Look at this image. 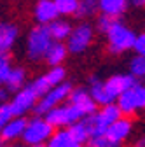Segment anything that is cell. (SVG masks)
I'll use <instances>...</instances> for the list:
<instances>
[{"label":"cell","instance_id":"obj_1","mask_svg":"<svg viewBox=\"0 0 145 147\" xmlns=\"http://www.w3.org/2000/svg\"><path fill=\"white\" fill-rule=\"evenodd\" d=\"M51 42H52V39H51L49 30L46 25L33 26L26 37V56H28V60L33 63L42 61Z\"/></svg>","mask_w":145,"mask_h":147},{"label":"cell","instance_id":"obj_2","mask_svg":"<svg viewBox=\"0 0 145 147\" xmlns=\"http://www.w3.org/2000/svg\"><path fill=\"white\" fill-rule=\"evenodd\" d=\"M105 35H107V42H108L107 46L108 53H112V54H121V53L133 49V42L136 37V33L131 28H128L124 23H121V20H115Z\"/></svg>","mask_w":145,"mask_h":147},{"label":"cell","instance_id":"obj_3","mask_svg":"<svg viewBox=\"0 0 145 147\" xmlns=\"http://www.w3.org/2000/svg\"><path fill=\"white\" fill-rule=\"evenodd\" d=\"M72 89H74V86H72L70 82H66V81H63L61 84H58L52 89H49L47 93L44 96H40L37 100V103H35V107H33L35 116H42L44 117L51 109H54V107L61 105L63 102H66V98H68Z\"/></svg>","mask_w":145,"mask_h":147},{"label":"cell","instance_id":"obj_4","mask_svg":"<svg viewBox=\"0 0 145 147\" xmlns=\"http://www.w3.org/2000/svg\"><path fill=\"white\" fill-rule=\"evenodd\" d=\"M54 133V128L42 117V116H33L32 119H28L25 133H23V142L25 145H42L46 144L51 135Z\"/></svg>","mask_w":145,"mask_h":147},{"label":"cell","instance_id":"obj_5","mask_svg":"<svg viewBox=\"0 0 145 147\" xmlns=\"http://www.w3.org/2000/svg\"><path fill=\"white\" fill-rule=\"evenodd\" d=\"M93 39H95L93 26L87 25V23H81L75 28H72L68 39L65 42L66 51L72 53V54H81V53H84L89 46L93 44Z\"/></svg>","mask_w":145,"mask_h":147},{"label":"cell","instance_id":"obj_6","mask_svg":"<svg viewBox=\"0 0 145 147\" xmlns=\"http://www.w3.org/2000/svg\"><path fill=\"white\" fill-rule=\"evenodd\" d=\"M44 119H46L52 128H58V130H61V128H68L70 124L81 121L82 116L79 114V110H77L75 107H72L70 103H66V105H58V107L51 109L49 112L44 116Z\"/></svg>","mask_w":145,"mask_h":147},{"label":"cell","instance_id":"obj_7","mask_svg":"<svg viewBox=\"0 0 145 147\" xmlns=\"http://www.w3.org/2000/svg\"><path fill=\"white\" fill-rule=\"evenodd\" d=\"M37 100H39V96L35 95V91L32 89L30 84H26L25 88H21L17 93L12 95V98L9 102L12 117H25V114L28 112V110H33Z\"/></svg>","mask_w":145,"mask_h":147},{"label":"cell","instance_id":"obj_8","mask_svg":"<svg viewBox=\"0 0 145 147\" xmlns=\"http://www.w3.org/2000/svg\"><path fill=\"white\" fill-rule=\"evenodd\" d=\"M66 103H70L72 107H75L82 117H87V116L95 114L98 110V105L93 100V96L89 95L87 88H74L70 91L68 98H66Z\"/></svg>","mask_w":145,"mask_h":147},{"label":"cell","instance_id":"obj_9","mask_svg":"<svg viewBox=\"0 0 145 147\" xmlns=\"http://www.w3.org/2000/svg\"><path fill=\"white\" fill-rule=\"evenodd\" d=\"M28 119L26 117H12L5 123V126L0 130V140L2 142H12L21 138L25 133V128H26Z\"/></svg>","mask_w":145,"mask_h":147},{"label":"cell","instance_id":"obj_10","mask_svg":"<svg viewBox=\"0 0 145 147\" xmlns=\"http://www.w3.org/2000/svg\"><path fill=\"white\" fill-rule=\"evenodd\" d=\"M131 128H133V124H131V121H130L128 117H119L115 123H112L110 126L107 128L105 135L110 138L112 142H115V144H119V145H121L126 138L130 137Z\"/></svg>","mask_w":145,"mask_h":147},{"label":"cell","instance_id":"obj_11","mask_svg":"<svg viewBox=\"0 0 145 147\" xmlns=\"http://www.w3.org/2000/svg\"><path fill=\"white\" fill-rule=\"evenodd\" d=\"M35 20L39 25H49L51 21L58 20V9L54 5V0H39L33 9Z\"/></svg>","mask_w":145,"mask_h":147},{"label":"cell","instance_id":"obj_12","mask_svg":"<svg viewBox=\"0 0 145 147\" xmlns=\"http://www.w3.org/2000/svg\"><path fill=\"white\" fill-rule=\"evenodd\" d=\"M19 37V28L12 23L0 21V53H9Z\"/></svg>","mask_w":145,"mask_h":147},{"label":"cell","instance_id":"obj_13","mask_svg":"<svg viewBox=\"0 0 145 147\" xmlns=\"http://www.w3.org/2000/svg\"><path fill=\"white\" fill-rule=\"evenodd\" d=\"M66 54H68V51H66L65 42L52 40L51 46H49V49H47V53H46V56H44V60H46V63L49 67H60L65 61Z\"/></svg>","mask_w":145,"mask_h":147},{"label":"cell","instance_id":"obj_14","mask_svg":"<svg viewBox=\"0 0 145 147\" xmlns=\"http://www.w3.org/2000/svg\"><path fill=\"white\" fill-rule=\"evenodd\" d=\"M128 9V0H98V11L105 16L119 18Z\"/></svg>","mask_w":145,"mask_h":147},{"label":"cell","instance_id":"obj_15","mask_svg":"<svg viewBox=\"0 0 145 147\" xmlns=\"http://www.w3.org/2000/svg\"><path fill=\"white\" fill-rule=\"evenodd\" d=\"M26 86V70L23 67H16L11 70L9 77L4 84V88L7 89V93H17L21 88Z\"/></svg>","mask_w":145,"mask_h":147},{"label":"cell","instance_id":"obj_16","mask_svg":"<svg viewBox=\"0 0 145 147\" xmlns=\"http://www.w3.org/2000/svg\"><path fill=\"white\" fill-rule=\"evenodd\" d=\"M46 147H89L87 144H77L74 138L70 137V133L66 131V128H61V130L54 131L51 135V138L46 142Z\"/></svg>","mask_w":145,"mask_h":147},{"label":"cell","instance_id":"obj_17","mask_svg":"<svg viewBox=\"0 0 145 147\" xmlns=\"http://www.w3.org/2000/svg\"><path fill=\"white\" fill-rule=\"evenodd\" d=\"M47 30H49V35H51V39L52 40H58V42H63L68 39V35L72 32V25L66 21V20H54L51 21L49 25H46Z\"/></svg>","mask_w":145,"mask_h":147},{"label":"cell","instance_id":"obj_18","mask_svg":"<svg viewBox=\"0 0 145 147\" xmlns=\"http://www.w3.org/2000/svg\"><path fill=\"white\" fill-rule=\"evenodd\" d=\"M66 131L70 133V137L74 138L77 144L86 145V144L89 142V131H87V128L84 126L82 121H77V123H74V124H70V126L66 128Z\"/></svg>","mask_w":145,"mask_h":147},{"label":"cell","instance_id":"obj_19","mask_svg":"<svg viewBox=\"0 0 145 147\" xmlns=\"http://www.w3.org/2000/svg\"><path fill=\"white\" fill-rule=\"evenodd\" d=\"M98 11V0H79V7L75 12V18L86 20V18L93 16Z\"/></svg>","mask_w":145,"mask_h":147},{"label":"cell","instance_id":"obj_20","mask_svg":"<svg viewBox=\"0 0 145 147\" xmlns=\"http://www.w3.org/2000/svg\"><path fill=\"white\" fill-rule=\"evenodd\" d=\"M54 5H56L60 16H75L79 0H54Z\"/></svg>","mask_w":145,"mask_h":147},{"label":"cell","instance_id":"obj_21","mask_svg":"<svg viewBox=\"0 0 145 147\" xmlns=\"http://www.w3.org/2000/svg\"><path fill=\"white\" fill-rule=\"evenodd\" d=\"M130 76H133L136 81L145 79V58L143 56H136L130 61Z\"/></svg>","mask_w":145,"mask_h":147},{"label":"cell","instance_id":"obj_22","mask_svg":"<svg viewBox=\"0 0 145 147\" xmlns=\"http://www.w3.org/2000/svg\"><path fill=\"white\" fill-rule=\"evenodd\" d=\"M44 76L47 77V81L51 82V86L54 88V86H58V84H61L63 81H65V77H66V70L60 65V67H51Z\"/></svg>","mask_w":145,"mask_h":147},{"label":"cell","instance_id":"obj_23","mask_svg":"<svg viewBox=\"0 0 145 147\" xmlns=\"http://www.w3.org/2000/svg\"><path fill=\"white\" fill-rule=\"evenodd\" d=\"M30 86H32V89L35 91V95H37L39 98H40V96H44L49 89H52L51 82L47 81V77L44 76V74H42V76H39L35 81H32V82H30Z\"/></svg>","mask_w":145,"mask_h":147},{"label":"cell","instance_id":"obj_24","mask_svg":"<svg viewBox=\"0 0 145 147\" xmlns=\"http://www.w3.org/2000/svg\"><path fill=\"white\" fill-rule=\"evenodd\" d=\"M12 67H11V58L9 53H0V86H4L9 74H11Z\"/></svg>","mask_w":145,"mask_h":147},{"label":"cell","instance_id":"obj_25","mask_svg":"<svg viewBox=\"0 0 145 147\" xmlns=\"http://www.w3.org/2000/svg\"><path fill=\"white\" fill-rule=\"evenodd\" d=\"M133 89V96H135V103H136V110L145 109V84H142L140 81L131 88Z\"/></svg>","mask_w":145,"mask_h":147},{"label":"cell","instance_id":"obj_26","mask_svg":"<svg viewBox=\"0 0 145 147\" xmlns=\"http://www.w3.org/2000/svg\"><path fill=\"white\" fill-rule=\"evenodd\" d=\"M87 145L89 147H121L119 144L112 142L105 133L103 135H98V137H91V138H89V142H87Z\"/></svg>","mask_w":145,"mask_h":147},{"label":"cell","instance_id":"obj_27","mask_svg":"<svg viewBox=\"0 0 145 147\" xmlns=\"http://www.w3.org/2000/svg\"><path fill=\"white\" fill-rule=\"evenodd\" d=\"M117 20V18H110V16H105V14H101L98 20H96V30L100 32V33H107L108 32V28L112 26V23Z\"/></svg>","mask_w":145,"mask_h":147},{"label":"cell","instance_id":"obj_28","mask_svg":"<svg viewBox=\"0 0 145 147\" xmlns=\"http://www.w3.org/2000/svg\"><path fill=\"white\" fill-rule=\"evenodd\" d=\"M133 51L138 54V56H143V58H145V33H140V35L135 37Z\"/></svg>","mask_w":145,"mask_h":147},{"label":"cell","instance_id":"obj_29","mask_svg":"<svg viewBox=\"0 0 145 147\" xmlns=\"http://www.w3.org/2000/svg\"><path fill=\"white\" fill-rule=\"evenodd\" d=\"M12 119V112H11V107H9V102L0 105V130L5 126V123Z\"/></svg>","mask_w":145,"mask_h":147},{"label":"cell","instance_id":"obj_30","mask_svg":"<svg viewBox=\"0 0 145 147\" xmlns=\"http://www.w3.org/2000/svg\"><path fill=\"white\" fill-rule=\"evenodd\" d=\"M7 98H9L7 89H5L4 86H0V105H2V103H5V102H7Z\"/></svg>","mask_w":145,"mask_h":147},{"label":"cell","instance_id":"obj_31","mask_svg":"<svg viewBox=\"0 0 145 147\" xmlns=\"http://www.w3.org/2000/svg\"><path fill=\"white\" fill-rule=\"evenodd\" d=\"M135 7H145V0H130Z\"/></svg>","mask_w":145,"mask_h":147},{"label":"cell","instance_id":"obj_32","mask_svg":"<svg viewBox=\"0 0 145 147\" xmlns=\"http://www.w3.org/2000/svg\"><path fill=\"white\" fill-rule=\"evenodd\" d=\"M135 147H145V137H143V138H140V140L135 144Z\"/></svg>","mask_w":145,"mask_h":147},{"label":"cell","instance_id":"obj_33","mask_svg":"<svg viewBox=\"0 0 145 147\" xmlns=\"http://www.w3.org/2000/svg\"><path fill=\"white\" fill-rule=\"evenodd\" d=\"M4 147H25V145H19V144H12V145H4Z\"/></svg>","mask_w":145,"mask_h":147},{"label":"cell","instance_id":"obj_34","mask_svg":"<svg viewBox=\"0 0 145 147\" xmlns=\"http://www.w3.org/2000/svg\"><path fill=\"white\" fill-rule=\"evenodd\" d=\"M32 147H46V145H44V144H42V145H32Z\"/></svg>","mask_w":145,"mask_h":147},{"label":"cell","instance_id":"obj_35","mask_svg":"<svg viewBox=\"0 0 145 147\" xmlns=\"http://www.w3.org/2000/svg\"><path fill=\"white\" fill-rule=\"evenodd\" d=\"M0 147H4V142H2V140H0Z\"/></svg>","mask_w":145,"mask_h":147}]
</instances>
